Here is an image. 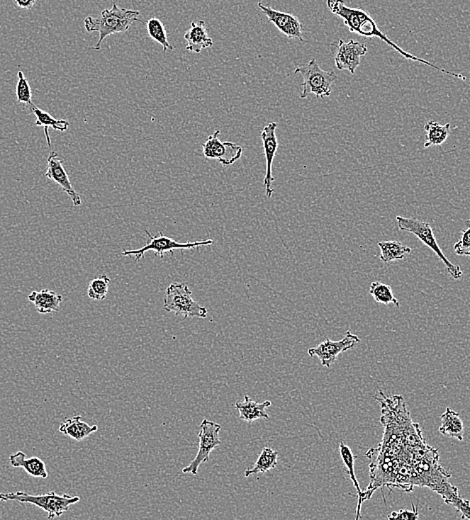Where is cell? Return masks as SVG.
<instances>
[{
	"label": "cell",
	"mask_w": 470,
	"mask_h": 520,
	"mask_svg": "<svg viewBox=\"0 0 470 520\" xmlns=\"http://www.w3.org/2000/svg\"><path fill=\"white\" fill-rule=\"evenodd\" d=\"M326 6H328L333 14L343 19V23H345V26L352 33H357V35L364 36V38H379V40L386 43V45L391 46L394 50L398 51L399 55L401 57H405L406 60H411V62L423 63V64L427 65V67L433 68V69L437 70L438 72L450 75V77H457V79L464 80V81L469 80L464 74L447 72L444 68L437 67V65L433 64V63L427 62V60H423V58L415 57V55H411V53L406 52L401 46H398L393 41L389 40L386 34L382 33L381 29L379 28V26H377L376 23H375L374 17L370 16L369 12L364 11V9H352V7L347 6L345 4V0H326Z\"/></svg>",
	"instance_id": "cell-1"
},
{
	"label": "cell",
	"mask_w": 470,
	"mask_h": 520,
	"mask_svg": "<svg viewBox=\"0 0 470 520\" xmlns=\"http://www.w3.org/2000/svg\"><path fill=\"white\" fill-rule=\"evenodd\" d=\"M140 14L138 11L121 9L114 2L111 9H104L99 16H87L84 19V28L87 33H99V41L94 46V50H101L107 36L128 31L131 24L138 21Z\"/></svg>",
	"instance_id": "cell-2"
},
{
	"label": "cell",
	"mask_w": 470,
	"mask_h": 520,
	"mask_svg": "<svg viewBox=\"0 0 470 520\" xmlns=\"http://www.w3.org/2000/svg\"><path fill=\"white\" fill-rule=\"evenodd\" d=\"M0 502H17L19 504L35 505L48 514V519L60 517L69 510L72 505L80 502L79 497L56 494L55 492L46 494L33 495L24 492L0 493Z\"/></svg>",
	"instance_id": "cell-3"
},
{
	"label": "cell",
	"mask_w": 470,
	"mask_h": 520,
	"mask_svg": "<svg viewBox=\"0 0 470 520\" xmlns=\"http://www.w3.org/2000/svg\"><path fill=\"white\" fill-rule=\"evenodd\" d=\"M396 222H398V228L399 232H405L413 233L423 244L430 247L435 254L442 260L448 274L454 279L459 281L464 276V272L461 269L457 264H452L448 260L447 257L443 254L442 249L437 244V238H435V232L430 223L426 221L418 220L415 217H404V216H396Z\"/></svg>",
	"instance_id": "cell-4"
},
{
	"label": "cell",
	"mask_w": 470,
	"mask_h": 520,
	"mask_svg": "<svg viewBox=\"0 0 470 520\" xmlns=\"http://www.w3.org/2000/svg\"><path fill=\"white\" fill-rule=\"evenodd\" d=\"M163 310L174 312L182 320L189 317L206 318L208 311L192 298V293L189 286L184 283H174L167 288Z\"/></svg>",
	"instance_id": "cell-5"
},
{
	"label": "cell",
	"mask_w": 470,
	"mask_h": 520,
	"mask_svg": "<svg viewBox=\"0 0 470 520\" xmlns=\"http://www.w3.org/2000/svg\"><path fill=\"white\" fill-rule=\"evenodd\" d=\"M298 74L303 77L301 98H306L309 94H314L318 98L330 96L332 91L331 87L337 80V75L321 69L314 58L308 64L294 70V74Z\"/></svg>",
	"instance_id": "cell-6"
},
{
	"label": "cell",
	"mask_w": 470,
	"mask_h": 520,
	"mask_svg": "<svg viewBox=\"0 0 470 520\" xmlns=\"http://www.w3.org/2000/svg\"><path fill=\"white\" fill-rule=\"evenodd\" d=\"M145 232L147 237H150V242L147 244L138 249L124 250L121 255L123 256H135L136 261H140V259L145 257L146 252L155 251L157 256L162 259L167 252H172V254H174V250L199 249L201 247H208V245L213 244V239L180 244V242H175L172 238L165 237L162 232L158 233V237H153L148 230H145Z\"/></svg>",
	"instance_id": "cell-7"
},
{
	"label": "cell",
	"mask_w": 470,
	"mask_h": 520,
	"mask_svg": "<svg viewBox=\"0 0 470 520\" xmlns=\"http://www.w3.org/2000/svg\"><path fill=\"white\" fill-rule=\"evenodd\" d=\"M220 429V424L208 419L202 420L201 431L197 434L199 439L198 453L196 458L182 470V473L196 475L198 473L199 466L202 463H208L211 451L221 444L220 437H219Z\"/></svg>",
	"instance_id": "cell-8"
},
{
	"label": "cell",
	"mask_w": 470,
	"mask_h": 520,
	"mask_svg": "<svg viewBox=\"0 0 470 520\" xmlns=\"http://www.w3.org/2000/svg\"><path fill=\"white\" fill-rule=\"evenodd\" d=\"M335 57V67L338 70H348L352 74L359 67L362 57L367 53V46L359 41L349 40L347 43L340 40L330 45Z\"/></svg>",
	"instance_id": "cell-9"
},
{
	"label": "cell",
	"mask_w": 470,
	"mask_h": 520,
	"mask_svg": "<svg viewBox=\"0 0 470 520\" xmlns=\"http://www.w3.org/2000/svg\"><path fill=\"white\" fill-rule=\"evenodd\" d=\"M220 130L214 131L202 145V154L208 159L218 160L223 166H230L242 157L243 148L230 142L219 140Z\"/></svg>",
	"instance_id": "cell-10"
},
{
	"label": "cell",
	"mask_w": 470,
	"mask_h": 520,
	"mask_svg": "<svg viewBox=\"0 0 470 520\" xmlns=\"http://www.w3.org/2000/svg\"><path fill=\"white\" fill-rule=\"evenodd\" d=\"M359 342L360 339L357 335L347 332L342 340L333 341V340L326 339L318 346L309 349L308 352L309 356L318 357L321 362V366L330 368L331 364L335 363L340 354L349 351Z\"/></svg>",
	"instance_id": "cell-11"
},
{
	"label": "cell",
	"mask_w": 470,
	"mask_h": 520,
	"mask_svg": "<svg viewBox=\"0 0 470 520\" xmlns=\"http://www.w3.org/2000/svg\"><path fill=\"white\" fill-rule=\"evenodd\" d=\"M257 6L270 23H274L289 40L306 41L303 26L293 14L275 11L272 7L264 6L262 2H258Z\"/></svg>",
	"instance_id": "cell-12"
},
{
	"label": "cell",
	"mask_w": 470,
	"mask_h": 520,
	"mask_svg": "<svg viewBox=\"0 0 470 520\" xmlns=\"http://www.w3.org/2000/svg\"><path fill=\"white\" fill-rule=\"evenodd\" d=\"M276 128L277 123L275 121H272L269 125L264 126L262 135H260L263 143V150H264L265 160H267V172H265L263 184L265 187V196L269 198H272L274 193V186H272V182L274 181V177L272 176V164H274V157L276 154L277 148H279Z\"/></svg>",
	"instance_id": "cell-13"
},
{
	"label": "cell",
	"mask_w": 470,
	"mask_h": 520,
	"mask_svg": "<svg viewBox=\"0 0 470 520\" xmlns=\"http://www.w3.org/2000/svg\"><path fill=\"white\" fill-rule=\"evenodd\" d=\"M45 176L51 181H55L65 193L72 199L73 205L79 208L82 204V198L72 186L67 170L63 167L62 159H60L57 153L52 152L47 159V169H46Z\"/></svg>",
	"instance_id": "cell-14"
},
{
	"label": "cell",
	"mask_w": 470,
	"mask_h": 520,
	"mask_svg": "<svg viewBox=\"0 0 470 520\" xmlns=\"http://www.w3.org/2000/svg\"><path fill=\"white\" fill-rule=\"evenodd\" d=\"M184 40L186 41V50L194 53H201L202 50L213 46L204 21L191 23V29L184 34Z\"/></svg>",
	"instance_id": "cell-15"
},
{
	"label": "cell",
	"mask_w": 470,
	"mask_h": 520,
	"mask_svg": "<svg viewBox=\"0 0 470 520\" xmlns=\"http://www.w3.org/2000/svg\"><path fill=\"white\" fill-rule=\"evenodd\" d=\"M28 300L35 306L40 315L57 312L60 310L63 298L55 291L43 289L40 291H33L28 295Z\"/></svg>",
	"instance_id": "cell-16"
},
{
	"label": "cell",
	"mask_w": 470,
	"mask_h": 520,
	"mask_svg": "<svg viewBox=\"0 0 470 520\" xmlns=\"http://www.w3.org/2000/svg\"><path fill=\"white\" fill-rule=\"evenodd\" d=\"M272 402L265 400L262 403L254 402L248 395H245V402H235L236 409L240 412V419L247 422H253L257 419H269L267 408L272 407Z\"/></svg>",
	"instance_id": "cell-17"
},
{
	"label": "cell",
	"mask_w": 470,
	"mask_h": 520,
	"mask_svg": "<svg viewBox=\"0 0 470 520\" xmlns=\"http://www.w3.org/2000/svg\"><path fill=\"white\" fill-rule=\"evenodd\" d=\"M26 453L23 451H18L11 456L9 463L13 468H23L29 475L33 477L46 480L48 477V473L45 461L41 460L40 458H26Z\"/></svg>",
	"instance_id": "cell-18"
},
{
	"label": "cell",
	"mask_w": 470,
	"mask_h": 520,
	"mask_svg": "<svg viewBox=\"0 0 470 520\" xmlns=\"http://www.w3.org/2000/svg\"><path fill=\"white\" fill-rule=\"evenodd\" d=\"M97 430H99L97 425H89L86 422H82L80 415L67 419L60 427V431L62 434L72 437L77 441H84V439L91 436Z\"/></svg>",
	"instance_id": "cell-19"
},
{
	"label": "cell",
	"mask_w": 470,
	"mask_h": 520,
	"mask_svg": "<svg viewBox=\"0 0 470 520\" xmlns=\"http://www.w3.org/2000/svg\"><path fill=\"white\" fill-rule=\"evenodd\" d=\"M28 111L33 113L35 115V125L40 126V128H43V130H45L46 142H47L48 147H51V140L48 128H51L55 130L67 131L68 128H69V123L68 121L65 120V119H56L53 118L50 113L43 111V109L38 108L35 104L31 106Z\"/></svg>",
	"instance_id": "cell-20"
},
{
	"label": "cell",
	"mask_w": 470,
	"mask_h": 520,
	"mask_svg": "<svg viewBox=\"0 0 470 520\" xmlns=\"http://www.w3.org/2000/svg\"><path fill=\"white\" fill-rule=\"evenodd\" d=\"M440 434L443 436L457 439V441H464V426L459 413L447 408L442 415V425L440 427Z\"/></svg>",
	"instance_id": "cell-21"
},
{
	"label": "cell",
	"mask_w": 470,
	"mask_h": 520,
	"mask_svg": "<svg viewBox=\"0 0 470 520\" xmlns=\"http://www.w3.org/2000/svg\"><path fill=\"white\" fill-rule=\"evenodd\" d=\"M340 456H342L343 464H345V468H347V475L349 476L350 480L352 481L353 485H354L355 490H357V494H359V504H357V517H355L357 520L360 519V510H362V499L364 492L360 488L359 480H357V475H355V456L350 447L345 441H342L340 443Z\"/></svg>",
	"instance_id": "cell-22"
},
{
	"label": "cell",
	"mask_w": 470,
	"mask_h": 520,
	"mask_svg": "<svg viewBox=\"0 0 470 520\" xmlns=\"http://www.w3.org/2000/svg\"><path fill=\"white\" fill-rule=\"evenodd\" d=\"M425 130L426 131L425 147H440L447 142L452 131V125L450 123L442 125L437 121L430 120L425 123Z\"/></svg>",
	"instance_id": "cell-23"
},
{
	"label": "cell",
	"mask_w": 470,
	"mask_h": 520,
	"mask_svg": "<svg viewBox=\"0 0 470 520\" xmlns=\"http://www.w3.org/2000/svg\"><path fill=\"white\" fill-rule=\"evenodd\" d=\"M379 247L381 249V260L384 264H391L394 260L403 259L406 254L413 251L410 247L396 240L379 242Z\"/></svg>",
	"instance_id": "cell-24"
},
{
	"label": "cell",
	"mask_w": 470,
	"mask_h": 520,
	"mask_svg": "<svg viewBox=\"0 0 470 520\" xmlns=\"http://www.w3.org/2000/svg\"><path fill=\"white\" fill-rule=\"evenodd\" d=\"M279 463V453L270 448V447H264L262 453L258 456L257 463L250 470H245V476L257 475V473H264L267 471L274 470Z\"/></svg>",
	"instance_id": "cell-25"
},
{
	"label": "cell",
	"mask_w": 470,
	"mask_h": 520,
	"mask_svg": "<svg viewBox=\"0 0 470 520\" xmlns=\"http://www.w3.org/2000/svg\"><path fill=\"white\" fill-rule=\"evenodd\" d=\"M369 293L371 294L372 298L377 303L384 305H391L392 303L398 307L401 306V303L394 296L391 286L382 283L381 281H374L370 284Z\"/></svg>",
	"instance_id": "cell-26"
},
{
	"label": "cell",
	"mask_w": 470,
	"mask_h": 520,
	"mask_svg": "<svg viewBox=\"0 0 470 520\" xmlns=\"http://www.w3.org/2000/svg\"><path fill=\"white\" fill-rule=\"evenodd\" d=\"M145 26L146 29H147L148 35L153 40L162 45L164 52H167V50H174V46L170 45L169 41H168L167 29L164 28V24L160 19L157 18V17H152L150 21H147Z\"/></svg>",
	"instance_id": "cell-27"
},
{
	"label": "cell",
	"mask_w": 470,
	"mask_h": 520,
	"mask_svg": "<svg viewBox=\"0 0 470 520\" xmlns=\"http://www.w3.org/2000/svg\"><path fill=\"white\" fill-rule=\"evenodd\" d=\"M109 284H111V278L106 274L92 279L89 286L87 295L90 300H106L107 293H108Z\"/></svg>",
	"instance_id": "cell-28"
},
{
	"label": "cell",
	"mask_w": 470,
	"mask_h": 520,
	"mask_svg": "<svg viewBox=\"0 0 470 520\" xmlns=\"http://www.w3.org/2000/svg\"><path fill=\"white\" fill-rule=\"evenodd\" d=\"M18 77V81L16 85V98L18 103H23L24 108L26 111L31 106H33V102L31 101V87L29 85L28 79L24 77L23 72H18L17 74Z\"/></svg>",
	"instance_id": "cell-29"
},
{
	"label": "cell",
	"mask_w": 470,
	"mask_h": 520,
	"mask_svg": "<svg viewBox=\"0 0 470 520\" xmlns=\"http://www.w3.org/2000/svg\"><path fill=\"white\" fill-rule=\"evenodd\" d=\"M455 254L470 257V220L465 221L459 242L454 244Z\"/></svg>",
	"instance_id": "cell-30"
},
{
	"label": "cell",
	"mask_w": 470,
	"mask_h": 520,
	"mask_svg": "<svg viewBox=\"0 0 470 520\" xmlns=\"http://www.w3.org/2000/svg\"><path fill=\"white\" fill-rule=\"evenodd\" d=\"M420 517V511L415 504L411 505L410 510H399L393 511L387 516L388 519L416 520Z\"/></svg>",
	"instance_id": "cell-31"
},
{
	"label": "cell",
	"mask_w": 470,
	"mask_h": 520,
	"mask_svg": "<svg viewBox=\"0 0 470 520\" xmlns=\"http://www.w3.org/2000/svg\"><path fill=\"white\" fill-rule=\"evenodd\" d=\"M38 0H14L17 6L23 9H30L35 6Z\"/></svg>",
	"instance_id": "cell-32"
}]
</instances>
